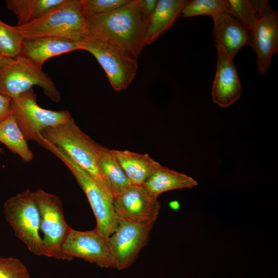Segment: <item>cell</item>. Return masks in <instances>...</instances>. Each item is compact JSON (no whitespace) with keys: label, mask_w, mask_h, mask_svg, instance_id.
I'll list each match as a JSON object with an SVG mask.
<instances>
[{"label":"cell","mask_w":278,"mask_h":278,"mask_svg":"<svg viewBox=\"0 0 278 278\" xmlns=\"http://www.w3.org/2000/svg\"><path fill=\"white\" fill-rule=\"evenodd\" d=\"M88 19V36L114 43L137 58L145 45L149 19L145 14L141 0L110 13Z\"/></svg>","instance_id":"cell-1"},{"label":"cell","mask_w":278,"mask_h":278,"mask_svg":"<svg viewBox=\"0 0 278 278\" xmlns=\"http://www.w3.org/2000/svg\"><path fill=\"white\" fill-rule=\"evenodd\" d=\"M41 134L89 173L113 197L99 170V157L101 145L83 132L73 117L64 124L44 129Z\"/></svg>","instance_id":"cell-2"},{"label":"cell","mask_w":278,"mask_h":278,"mask_svg":"<svg viewBox=\"0 0 278 278\" xmlns=\"http://www.w3.org/2000/svg\"><path fill=\"white\" fill-rule=\"evenodd\" d=\"M14 27L23 38L53 36L80 42L88 36V19L80 0H65L42 17Z\"/></svg>","instance_id":"cell-3"},{"label":"cell","mask_w":278,"mask_h":278,"mask_svg":"<svg viewBox=\"0 0 278 278\" xmlns=\"http://www.w3.org/2000/svg\"><path fill=\"white\" fill-rule=\"evenodd\" d=\"M40 146L53 153L67 167L85 194L96 220L97 230L106 238L113 232L118 216L113 197L86 171L74 162L61 149L44 137Z\"/></svg>","instance_id":"cell-4"},{"label":"cell","mask_w":278,"mask_h":278,"mask_svg":"<svg viewBox=\"0 0 278 278\" xmlns=\"http://www.w3.org/2000/svg\"><path fill=\"white\" fill-rule=\"evenodd\" d=\"M4 214L15 235L29 251L37 256L43 255L40 215L33 192L26 189L7 199L4 204Z\"/></svg>","instance_id":"cell-5"},{"label":"cell","mask_w":278,"mask_h":278,"mask_svg":"<svg viewBox=\"0 0 278 278\" xmlns=\"http://www.w3.org/2000/svg\"><path fill=\"white\" fill-rule=\"evenodd\" d=\"M34 85L41 87L53 101L61 100L60 93L51 78L25 57L10 59L0 68V94L4 96L13 98Z\"/></svg>","instance_id":"cell-6"},{"label":"cell","mask_w":278,"mask_h":278,"mask_svg":"<svg viewBox=\"0 0 278 278\" xmlns=\"http://www.w3.org/2000/svg\"><path fill=\"white\" fill-rule=\"evenodd\" d=\"M80 43L81 50L88 51L96 59L115 91L124 90L131 83L137 71V58L107 41L86 37Z\"/></svg>","instance_id":"cell-7"},{"label":"cell","mask_w":278,"mask_h":278,"mask_svg":"<svg viewBox=\"0 0 278 278\" xmlns=\"http://www.w3.org/2000/svg\"><path fill=\"white\" fill-rule=\"evenodd\" d=\"M11 113L27 141L38 143L44 129L65 123L72 117L66 110L54 111L40 107L32 89L11 99Z\"/></svg>","instance_id":"cell-8"},{"label":"cell","mask_w":278,"mask_h":278,"mask_svg":"<svg viewBox=\"0 0 278 278\" xmlns=\"http://www.w3.org/2000/svg\"><path fill=\"white\" fill-rule=\"evenodd\" d=\"M40 215L43 256L63 259L62 247L71 228L65 220L62 203L57 195L38 189L33 192Z\"/></svg>","instance_id":"cell-9"},{"label":"cell","mask_w":278,"mask_h":278,"mask_svg":"<svg viewBox=\"0 0 278 278\" xmlns=\"http://www.w3.org/2000/svg\"><path fill=\"white\" fill-rule=\"evenodd\" d=\"M153 224H142L118 216L108 243L114 268L124 270L137 258L141 250L147 244Z\"/></svg>","instance_id":"cell-10"},{"label":"cell","mask_w":278,"mask_h":278,"mask_svg":"<svg viewBox=\"0 0 278 278\" xmlns=\"http://www.w3.org/2000/svg\"><path fill=\"white\" fill-rule=\"evenodd\" d=\"M63 260L79 258L101 268H114L108 243L96 228L80 231L71 228L62 247Z\"/></svg>","instance_id":"cell-11"},{"label":"cell","mask_w":278,"mask_h":278,"mask_svg":"<svg viewBox=\"0 0 278 278\" xmlns=\"http://www.w3.org/2000/svg\"><path fill=\"white\" fill-rule=\"evenodd\" d=\"M116 214L134 222L153 224L158 218L161 205L142 185L131 184L113 197Z\"/></svg>","instance_id":"cell-12"},{"label":"cell","mask_w":278,"mask_h":278,"mask_svg":"<svg viewBox=\"0 0 278 278\" xmlns=\"http://www.w3.org/2000/svg\"><path fill=\"white\" fill-rule=\"evenodd\" d=\"M251 46L257 55L259 73L264 75L269 68L273 55L278 51V14L270 8L251 28Z\"/></svg>","instance_id":"cell-13"},{"label":"cell","mask_w":278,"mask_h":278,"mask_svg":"<svg viewBox=\"0 0 278 278\" xmlns=\"http://www.w3.org/2000/svg\"><path fill=\"white\" fill-rule=\"evenodd\" d=\"M216 48L218 59L212 96L216 104L228 107L239 98L241 86L233 59L222 46Z\"/></svg>","instance_id":"cell-14"},{"label":"cell","mask_w":278,"mask_h":278,"mask_svg":"<svg viewBox=\"0 0 278 278\" xmlns=\"http://www.w3.org/2000/svg\"><path fill=\"white\" fill-rule=\"evenodd\" d=\"M213 40L216 47L222 46L232 58L239 49L251 46V29L231 14L222 12L212 18Z\"/></svg>","instance_id":"cell-15"},{"label":"cell","mask_w":278,"mask_h":278,"mask_svg":"<svg viewBox=\"0 0 278 278\" xmlns=\"http://www.w3.org/2000/svg\"><path fill=\"white\" fill-rule=\"evenodd\" d=\"M81 49L80 42L53 36L24 38L21 56L42 68L46 61L61 54Z\"/></svg>","instance_id":"cell-16"},{"label":"cell","mask_w":278,"mask_h":278,"mask_svg":"<svg viewBox=\"0 0 278 278\" xmlns=\"http://www.w3.org/2000/svg\"><path fill=\"white\" fill-rule=\"evenodd\" d=\"M189 1L159 0L148 25L145 45L152 43L170 29Z\"/></svg>","instance_id":"cell-17"},{"label":"cell","mask_w":278,"mask_h":278,"mask_svg":"<svg viewBox=\"0 0 278 278\" xmlns=\"http://www.w3.org/2000/svg\"><path fill=\"white\" fill-rule=\"evenodd\" d=\"M131 184L142 185L161 165L148 154L112 150Z\"/></svg>","instance_id":"cell-18"},{"label":"cell","mask_w":278,"mask_h":278,"mask_svg":"<svg viewBox=\"0 0 278 278\" xmlns=\"http://www.w3.org/2000/svg\"><path fill=\"white\" fill-rule=\"evenodd\" d=\"M197 185V182L192 177L161 165L143 185L152 196L158 198L164 192L192 188Z\"/></svg>","instance_id":"cell-19"},{"label":"cell","mask_w":278,"mask_h":278,"mask_svg":"<svg viewBox=\"0 0 278 278\" xmlns=\"http://www.w3.org/2000/svg\"><path fill=\"white\" fill-rule=\"evenodd\" d=\"M99 167L113 197L131 184L112 150L103 146L100 150Z\"/></svg>","instance_id":"cell-20"},{"label":"cell","mask_w":278,"mask_h":278,"mask_svg":"<svg viewBox=\"0 0 278 278\" xmlns=\"http://www.w3.org/2000/svg\"><path fill=\"white\" fill-rule=\"evenodd\" d=\"M65 0H6L7 8L17 17L16 26L35 21L59 6Z\"/></svg>","instance_id":"cell-21"},{"label":"cell","mask_w":278,"mask_h":278,"mask_svg":"<svg viewBox=\"0 0 278 278\" xmlns=\"http://www.w3.org/2000/svg\"><path fill=\"white\" fill-rule=\"evenodd\" d=\"M27 141L12 113L0 122V142L26 163L33 157Z\"/></svg>","instance_id":"cell-22"},{"label":"cell","mask_w":278,"mask_h":278,"mask_svg":"<svg viewBox=\"0 0 278 278\" xmlns=\"http://www.w3.org/2000/svg\"><path fill=\"white\" fill-rule=\"evenodd\" d=\"M228 13L250 29L261 15L270 8L265 0H228Z\"/></svg>","instance_id":"cell-23"},{"label":"cell","mask_w":278,"mask_h":278,"mask_svg":"<svg viewBox=\"0 0 278 278\" xmlns=\"http://www.w3.org/2000/svg\"><path fill=\"white\" fill-rule=\"evenodd\" d=\"M228 0L189 1L182 11L183 18L199 15H208L213 18L222 12L229 11Z\"/></svg>","instance_id":"cell-24"},{"label":"cell","mask_w":278,"mask_h":278,"mask_svg":"<svg viewBox=\"0 0 278 278\" xmlns=\"http://www.w3.org/2000/svg\"><path fill=\"white\" fill-rule=\"evenodd\" d=\"M23 39L14 26L0 20V51L4 56L13 59L21 56Z\"/></svg>","instance_id":"cell-25"},{"label":"cell","mask_w":278,"mask_h":278,"mask_svg":"<svg viewBox=\"0 0 278 278\" xmlns=\"http://www.w3.org/2000/svg\"><path fill=\"white\" fill-rule=\"evenodd\" d=\"M132 0H80L87 18L103 15L119 8Z\"/></svg>","instance_id":"cell-26"},{"label":"cell","mask_w":278,"mask_h":278,"mask_svg":"<svg viewBox=\"0 0 278 278\" xmlns=\"http://www.w3.org/2000/svg\"><path fill=\"white\" fill-rule=\"evenodd\" d=\"M0 278H31L25 265L14 257H0Z\"/></svg>","instance_id":"cell-27"},{"label":"cell","mask_w":278,"mask_h":278,"mask_svg":"<svg viewBox=\"0 0 278 278\" xmlns=\"http://www.w3.org/2000/svg\"><path fill=\"white\" fill-rule=\"evenodd\" d=\"M11 99L10 97L0 94V122L11 114Z\"/></svg>","instance_id":"cell-28"},{"label":"cell","mask_w":278,"mask_h":278,"mask_svg":"<svg viewBox=\"0 0 278 278\" xmlns=\"http://www.w3.org/2000/svg\"><path fill=\"white\" fill-rule=\"evenodd\" d=\"M141 3L146 16L150 19L158 3L157 0H141Z\"/></svg>","instance_id":"cell-29"},{"label":"cell","mask_w":278,"mask_h":278,"mask_svg":"<svg viewBox=\"0 0 278 278\" xmlns=\"http://www.w3.org/2000/svg\"><path fill=\"white\" fill-rule=\"evenodd\" d=\"M170 207L173 210H178L180 207V204L177 201H172L169 202Z\"/></svg>","instance_id":"cell-30"},{"label":"cell","mask_w":278,"mask_h":278,"mask_svg":"<svg viewBox=\"0 0 278 278\" xmlns=\"http://www.w3.org/2000/svg\"><path fill=\"white\" fill-rule=\"evenodd\" d=\"M10 59L7 58L4 56L3 54L0 51V68L9 60Z\"/></svg>","instance_id":"cell-31"},{"label":"cell","mask_w":278,"mask_h":278,"mask_svg":"<svg viewBox=\"0 0 278 278\" xmlns=\"http://www.w3.org/2000/svg\"><path fill=\"white\" fill-rule=\"evenodd\" d=\"M3 151V149L2 148H0V152H2Z\"/></svg>","instance_id":"cell-32"}]
</instances>
